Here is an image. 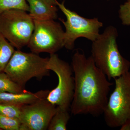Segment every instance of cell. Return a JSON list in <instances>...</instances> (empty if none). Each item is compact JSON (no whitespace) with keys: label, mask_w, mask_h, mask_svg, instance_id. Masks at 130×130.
Returning <instances> with one entry per match:
<instances>
[{"label":"cell","mask_w":130,"mask_h":130,"mask_svg":"<svg viewBox=\"0 0 130 130\" xmlns=\"http://www.w3.org/2000/svg\"><path fill=\"white\" fill-rule=\"evenodd\" d=\"M48 69L57 75L58 84L46 98L51 103L62 109L69 110L73 98L74 77L71 66L59 58L56 53L50 54Z\"/></svg>","instance_id":"7"},{"label":"cell","mask_w":130,"mask_h":130,"mask_svg":"<svg viewBox=\"0 0 130 130\" xmlns=\"http://www.w3.org/2000/svg\"><path fill=\"white\" fill-rule=\"evenodd\" d=\"M119 13L122 24L130 25V2L127 1L120 6Z\"/></svg>","instance_id":"18"},{"label":"cell","mask_w":130,"mask_h":130,"mask_svg":"<svg viewBox=\"0 0 130 130\" xmlns=\"http://www.w3.org/2000/svg\"><path fill=\"white\" fill-rule=\"evenodd\" d=\"M127 1L130 2V0H127Z\"/></svg>","instance_id":"20"},{"label":"cell","mask_w":130,"mask_h":130,"mask_svg":"<svg viewBox=\"0 0 130 130\" xmlns=\"http://www.w3.org/2000/svg\"><path fill=\"white\" fill-rule=\"evenodd\" d=\"M25 90L13 81L4 72H0V92L20 93Z\"/></svg>","instance_id":"14"},{"label":"cell","mask_w":130,"mask_h":130,"mask_svg":"<svg viewBox=\"0 0 130 130\" xmlns=\"http://www.w3.org/2000/svg\"><path fill=\"white\" fill-rule=\"evenodd\" d=\"M57 6L64 14L66 20L60 19L65 26L64 47L68 50H73L78 38H84L93 42L98 37L100 29L103 23L97 18L88 19L80 16L76 12L65 6L64 2L56 0Z\"/></svg>","instance_id":"4"},{"label":"cell","mask_w":130,"mask_h":130,"mask_svg":"<svg viewBox=\"0 0 130 130\" xmlns=\"http://www.w3.org/2000/svg\"><path fill=\"white\" fill-rule=\"evenodd\" d=\"M118 32L109 26L92 42L91 56L96 66L108 80L120 76L129 71L130 62L121 55L117 43Z\"/></svg>","instance_id":"2"},{"label":"cell","mask_w":130,"mask_h":130,"mask_svg":"<svg viewBox=\"0 0 130 130\" xmlns=\"http://www.w3.org/2000/svg\"><path fill=\"white\" fill-rule=\"evenodd\" d=\"M68 111L57 106L56 111L51 119L47 129L67 130V124L70 118Z\"/></svg>","instance_id":"12"},{"label":"cell","mask_w":130,"mask_h":130,"mask_svg":"<svg viewBox=\"0 0 130 130\" xmlns=\"http://www.w3.org/2000/svg\"><path fill=\"white\" fill-rule=\"evenodd\" d=\"M34 29V20L26 11L9 9L0 14V32L17 50L28 45Z\"/></svg>","instance_id":"6"},{"label":"cell","mask_w":130,"mask_h":130,"mask_svg":"<svg viewBox=\"0 0 130 130\" xmlns=\"http://www.w3.org/2000/svg\"><path fill=\"white\" fill-rule=\"evenodd\" d=\"M0 129L2 130H29L19 119L10 118L1 114Z\"/></svg>","instance_id":"15"},{"label":"cell","mask_w":130,"mask_h":130,"mask_svg":"<svg viewBox=\"0 0 130 130\" xmlns=\"http://www.w3.org/2000/svg\"><path fill=\"white\" fill-rule=\"evenodd\" d=\"M57 106L46 98L21 107L20 120L29 130H46L55 114Z\"/></svg>","instance_id":"9"},{"label":"cell","mask_w":130,"mask_h":130,"mask_svg":"<svg viewBox=\"0 0 130 130\" xmlns=\"http://www.w3.org/2000/svg\"><path fill=\"white\" fill-rule=\"evenodd\" d=\"M114 79L115 88L103 113L106 124L111 128L121 127L130 119V72Z\"/></svg>","instance_id":"5"},{"label":"cell","mask_w":130,"mask_h":130,"mask_svg":"<svg viewBox=\"0 0 130 130\" xmlns=\"http://www.w3.org/2000/svg\"><path fill=\"white\" fill-rule=\"evenodd\" d=\"M11 9H21L28 12L29 6L26 0H0V14Z\"/></svg>","instance_id":"16"},{"label":"cell","mask_w":130,"mask_h":130,"mask_svg":"<svg viewBox=\"0 0 130 130\" xmlns=\"http://www.w3.org/2000/svg\"><path fill=\"white\" fill-rule=\"evenodd\" d=\"M49 91L41 90L33 93L26 90L20 93L0 92V103L23 106L47 98Z\"/></svg>","instance_id":"11"},{"label":"cell","mask_w":130,"mask_h":130,"mask_svg":"<svg viewBox=\"0 0 130 130\" xmlns=\"http://www.w3.org/2000/svg\"><path fill=\"white\" fill-rule=\"evenodd\" d=\"M71 67L74 74V95L71 106L74 115L103 114L112 84L96 66L91 56L87 57L79 49L74 51Z\"/></svg>","instance_id":"1"},{"label":"cell","mask_w":130,"mask_h":130,"mask_svg":"<svg viewBox=\"0 0 130 130\" xmlns=\"http://www.w3.org/2000/svg\"><path fill=\"white\" fill-rule=\"evenodd\" d=\"M121 130H130V119L121 126Z\"/></svg>","instance_id":"19"},{"label":"cell","mask_w":130,"mask_h":130,"mask_svg":"<svg viewBox=\"0 0 130 130\" xmlns=\"http://www.w3.org/2000/svg\"><path fill=\"white\" fill-rule=\"evenodd\" d=\"M0 130H1V129H0Z\"/></svg>","instance_id":"21"},{"label":"cell","mask_w":130,"mask_h":130,"mask_svg":"<svg viewBox=\"0 0 130 130\" xmlns=\"http://www.w3.org/2000/svg\"><path fill=\"white\" fill-rule=\"evenodd\" d=\"M34 29L28 46L32 53L51 54L64 47V31L55 20H34Z\"/></svg>","instance_id":"8"},{"label":"cell","mask_w":130,"mask_h":130,"mask_svg":"<svg viewBox=\"0 0 130 130\" xmlns=\"http://www.w3.org/2000/svg\"><path fill=\"white\" fill-rule=\"evenodd\" d=\"M49 58H43L38 54L26 53L17 50L10 59L4 72L19 86L24 88L26 84L33 78L41 80L50 75Z\"/></svg>","instance_id":"3"},{"label":"cell","mask_w":130,"mask_h":130,"mask_svg":"<svg viewBox=\"0 0 130 130\" xmlns=\"http://www.w3.org/2000/svg\"><path fill=\"white\" fill-rule=\"evenodd\" d=\"M14 48L0 32V72H4L15 51Z\"/></svg>","instance_id":"13"},{"label":"cell","mask_w":130,"mask_h":130,"mask_svg":"<svg viewBox=\"0 0 130 130\" xmlns=\"http://www.w3.org/2000/svg\"><path fill=\"white\" fill-rule=\"evenodd\" d=\"M33 20H55L58 18L56 0H26Z\"/></svg>","instance_id":"10"},{"label":"cell","mask_w":130,"mask_h":130,"mask_svg":"<svg viewBox=\"0 0 130 130\" xmlns=\"http://www.w3.org/2000/svg\"><path fill=\"white\" fill-rule=\"evenodd\" d=\"M21 107L0 103V114L4 116L20 120Z\"/></svg>","instance_id":"17"}]
</instances>
